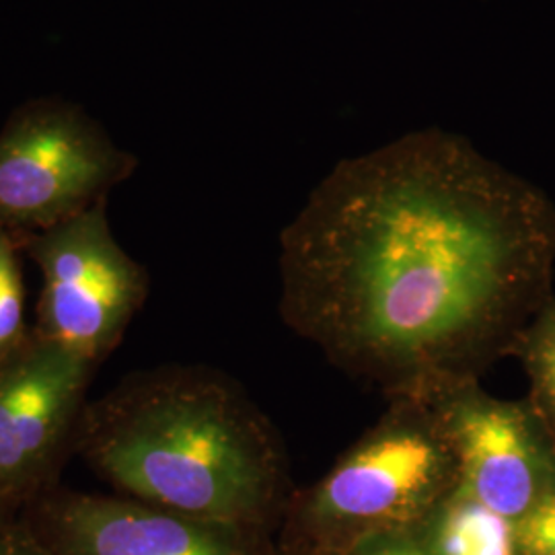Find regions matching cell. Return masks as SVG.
<instances>
[{
    "mask_svg": "<svg viewBox=\"0 0 555 555\" xmlns=\"http://www.w3.org/2000/svg\"><path fill=\"white\" fill-rule=\"evenodd\" d=\"M555 206L463 137L341 160L280 235V315L389 399L479 380L554 297Z\"/></svg>",
    "mask_w": 555,
    "mask_h": 555,
    "instance_id": "obj_1",
    "label": "cell"
},
{
    "mask_svg": "<svg viewBox=\"0 0 555 555\" xmlns=\"http://www.w3.org/2000/svg\"><path fill=\"white\" fill-rule=\"evenodd\" d=\"M77 447L121 496L272 531L293 498L276 428L233 380L169 366L126 378L82 410Z\"/></svg>",
    "mask_w": 555,
    "mask_h": 555,
    "instance_id": "obj_2",
    "label": "cell"
},
{
    "mask_svg": "<svg viewBox=\"0 0 555 555\" xmlns=\"http://www.w3.org/2000/svg\"><path fill=\"white\" fill-rule=\"evenodd\" d=\"M459 486L451 444L428 401L389 410L282 518L278 555H334L358 539L417 529Z\"/></svg>",
    "mask_w": 555,
    "mask_h": 555,
    "instance_id": "obj_3",
    "label": "cell"
},
{
    "mask_svg": "<svg viewBox=\"0 0 555 555\" xmlns=\"http://www.w3.org/2000/svg\"><path fill=\"white\" fill-rule=\"evenodd\" d=\"M134 159L59 101L29 103L0 134V231L21 238L73 219L128 178Z\"/></svg>",
    "mask_w": 555,
    "mask_h": 555,
    "instance_id": "obj_4",
    "label": "cell"
},
{
    "mask_svg": "<svg viewBox=\"0 0 555 555\" xmlns=\"http://www.w3.org/2000/svg\"><path fill=\"white\" fill-rule=\"evenodd\" d=\"M17 241L43 282L36 332L95 366L116 350L149 293L144 270L112 235L105 198Z\"/></svg>",
    "mask_w": 555,
    "mask_h": 555,
    "instance_id": "obj_5",
    "label": "cell"
},
{
    "mask_svg": "<svg viewBox=\"0 0 555 555\" xmlns=\"http://www.w3.org/2000/svg\"><path fill=\"white\" fill-rule=\"evenodd\" d=\"M451 444L459 486L518 522L555 490V433L529 399L506 401L463 383L428 399Z\"/></svg>",
    "mask_w": 555,
    "mask_h": 555,
    "instance_id": "obj_6",
    "label": "cell"
},
{
    "mask_svg": "<svg viewBox=\"0 0 555 555\" xmlns=\"http://www.w3.org/2000/svg\"><path fill=\"white\" fill-rule=\"evenodd\" d=\"M91 369L38 332L0 360V496L13 506L46 488L77 430Z\"/></svg>",
    "mask_w": 555,
    "mask_h": 555,
    "instance_id": "obj_7",
    "label": "cell"
},
{
    "mask_svg": "<svg viewBox=\"0 0 555 555\" xmlns=\"http://www.w3.org/2000/svg\"><path fill=\"white\" fill-rule=\"evenodd\" d=\"M34 529L56 555H278L270 533L169 513L128 496L46 498Z\"/></svg>",
    "mask_w": 555,
    "mask_h": 555,
    "instance_id": "obj_8",
    "label": "cell"
},
{
    "mask_svg": "<svg viewBox=\"0 0 555 555\" xmlns=\"http://www.w3.org/2000/svg\"><path fill=\"white\" fill-rule=\"evenodd\" d=\"M428 555H522L515 520L498 515L461 486L417 527Z\"/></svg>",
    "mask_w": 555,
    "mask_h": 555,
    "instance_id": "obj_9",
    "label": "cell"
},
{
    "mask_svg": "<svg viewBox=\"0 0 555 555\" xmlns=\"http://www.w3.org/2000/svg\"><path fill=\"white\" fill-rule=\"evenodd\" d=\"M520 358L529 378V401L555 433V297L550 298L518 339Z\"/></svg>",
    "mask_w": 555,
    "mask_h": 555,
    "instance_id": "obj_10",
    "label": "cell"
},
{
    "mask_svg": "<svg viewBox=\"0 0 555 555\" xmlns=\"http://www.w3.org/2000/svg\"><path fill=\"white\" fill-rule=\"evenodd\" d=\"M20 241L0 231V360L17 350L29 332L23 323V276H21Z\"/></svg>",
    "mask_w": 555,
    "mask_h": 555,
    "instance_id": "obj_11",
    "label": "cell"
},
{
    "mask_svg": "<svg viewBox=\"0 0 555 555\" xmlns=\"http://www.w3.org/2000/svg\"><path fill=\"white\" fill-rule=\"evenodd\" d=\"M522 555H555V490L516 522Z\"/></svg>",
    "mask_w": 555,
    "mask_h": 555,
    "instance_id": "obj_12",
    "label": "cell"
},
{
    "mask_svg": "<svg viewBox=\"0 0 555 555\" xmlns=\"http://www.w3.org/2000/svg\"><path fill=\"white\" fill-rule=\"evenodd\" d=\"M334 555H428V552L417 529H405L358 539Z\"/></svg>",
    "mask_w": 555,
    "mask_h": 555,
    "instance_id": "obj_13",
    "label": "cell"
},
{
    "mask_svg": "<svg viewBox=\"0 0 555 555\" xmlns=\"http://www.w3.org/2000/svg\"><path fill=\"white\" fill-rule=\"evenodd\" d=\"M0 555H56L31 522L11 520L0 531Z\"/></svg>",
    "mask_w": 555,
    "mask_h": 555,
    "instance_id": "obj_14",
    "label": "cell"
},
{
    "mask_svg": "<svg viewBox=\"0 0 555 555\" xmlns=\"http://www.w3.org/2000/svg\"><path fill=\"white\" fill-rule=\"evenodd\" d=\"M13 511H15V506L9 500L0 496V531L13 520Z\"/></svg>",
    "mask_w": 555,
    "mask_h": 555,
    "instance_id": "obj_15",
    "label": "cell"
}]
</instances>
